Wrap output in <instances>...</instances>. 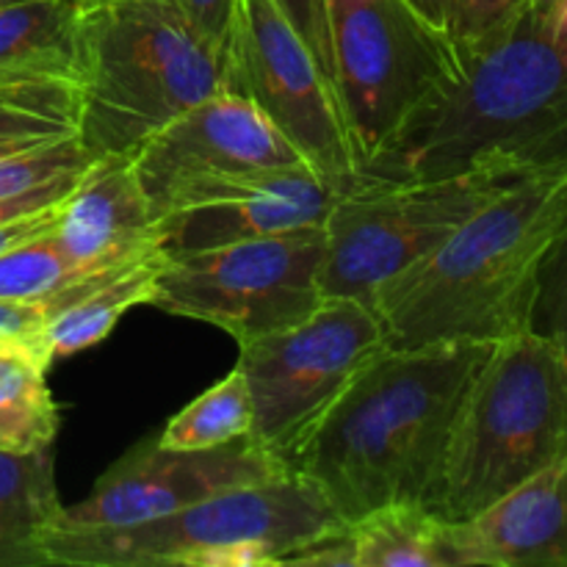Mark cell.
I'll return each instance as SVG.
<instances>
[{
    "instance_id": "6da1fadb",
    "label": "cell",
    "mask_w": 567,
    "mask_h": 567,
    "mask_svg": "<svg viewBox=\"0 0 567 567\" xmlns=\"http://www.w3.org/2000/svg\"><path fill=\"white\" fill-rule=\"evenodd\" d=\"M491 341L385 347L310 426L286 465L349 524L399 502L430 507L463 399Z\"/></svg>"
},
{
    "instance_id": "7a4b0ae2",
    "label": "cell",
    "mask_w": 567,
    "mask_h": 567,
    "mask_svg": "<svg viewBox=\"0 0 567 567\" xmlns=\"http://www.w3.org/2000/svg\"><path fill=\"white\" fill-rule=\"evenodd\" d=\"M567 166V59L548 3H532L493 37L460 50L449 83L430 94L360 181H432L476 169Z\"/></svg>"
},
{
    "instance_id": "3957f363",
    "label": "cell",
    "mask_w": 567,
    "mask_h": 567,
    "mask_svg": "<svg viewBox=\"0 0 567 567\" xmlns=\"http://www.w3.org/2000/svg\"><path fill=\"white\" fill-rule=\"evenodd\" d=\"M567 219V166L482 205L426 258L371 293L388 347L502 341L529 327L537 271Z\"/></svg>"
},
{
    "instance_id": "277c9868",
    "label": "cell",
    "mask_w": 567,
    "mask_h": 567,
    "mask_svg": "<svg viewBox=\"0 0 567 567\" xmlns=\"http://www.w3.org/2000/svg\"><path fill=\"white\" fill-rule=\"evenodd\" d=\"M72 3L81 142L94 158L133 153L172 116L227 89L225 53L177 0Z\"/></svg>"
},
{
    "instance_id": "5b68a950",
    "label": "cell",
    "mask_w": 567,
    "mask_h": 567,
    "mask_svg": "<svg viewBox=\"0 0 567 567\" xmlns=\"http://www.w3.org/2000/svg\"><path fill=\"white\" fill-rule=\"evenodd\" d=\"M565 454L567 358L526 327L493 343L476 371L430 509L463 524Z\"/></svg>"
},
{
    "instance_id": "8992f818",
    "label": "cell",
    "mask_w": 567,
    "mask_h": 567,
    "mask_svg": "<svg viewBox=\"0 0 567 567\" xmlns=\"http://www.w3.org/2000/svg\"><path fill=\"white\" fill-rule=\"evenodd\" d=\"M343 524L297 471L230 487L120 529H44L39 565L70 567H277L299 543Z\"/></svg>"
},
{
    "instance_id": "52a82bcc",
    "label": "cell",
    "mask_w": 567,
    "mask_h": 567,
    "mask_svg": "<svg viewBox=\"0 0 567 567\" xmlns=\"http://www.w3.org/2000/svg\"><path fill=\"white\" fill-rule=\"evenodd\" d=\"M524 177L529 175L507 169L432 181L354 177L327 216L321 291L369 302L382 282L426 258L482 205Z\"/></svg>"
},
{
    "instance_id": "ba28073f",
    "label": "cell",
    "mask_w": 567,
    "mask_h": 567,
    "mask_svg": "<svg viewBox=\"0 0 567 567\" xmlns=\"http://www.w3.org/2000/svg\"><path fill=\"white\" fill-rule=\"evenodd\" d=\"M324 14L332 81L360 169L435 89L452 81L460 50L413 0H324Z\"/></svg>"
},
{
    "instance_id": "9c48e42d",
    "label": "cell",
    "mask_w": 567,
    "mask_h": 567,
    "mask_svg": "<svg viewBox=\"0 0 567 567\" xmlns=\"http://www.w3.org/2000/svg\"><path fill=\"white\" fill-rule=\"evenodd\" d=\"M321 260L324 227L166 252L153 308L214 324L247 343L319 308Z\"/></svg>"
},
{
    "instance_id": "30bf717a",
    "label": "cell",
    "mask_w": 567,
    "mask_h": 567,
    "mask_svg": "<svg viewBox=\"0 0 567 567\" xmlns=\"http://www.w3.org/2000/svg\"><path fill=\"white\" fill-rule=\"evenodd\" d=\"M388 347L385 321L363 299L324 297L297 324L238 343L252 399L249 437L286 463L371 358Z\"/></svg>"
},
{
    "instance_id": "8fae6325",
    "label": "cell",
    "mask_w": 567,
    "mask_h": 567,
    "mask_svg": "<svg viewBox=\"0 0 567 567\" xmlns=\"http://www.w3.org/2000/svg\"><path fill=\"white\" fill-rule=\"evenodd\" d=\"M227 89L252 100L319 175L354 181L360 155L336 83L275 0H238Z\"/></svg>"
},
{
    "instance_id": "7c38bea8",
    "label": "cell",
    "mask_w": 567,
    "mask_h": 567,
    "mask_svg": "<svg viewBox=\"0 0 567 567\" xmlns=\"http://www.w3.org/2000/svg\"><path fill=\"white\" fill-rule=\"evenodd\" d=\"M347 186L319 175L313 166L194 177L161 199L155 230L166 252L313 230L327 225L332 203Z\"/></svg>"
},
{
    "instance_id": "4fadbf2b",
    "label": "cell",
    "mask_w": 567,
    "mask_h": 567,
    "mask_svg": "<svg viewBox=\"0 0 567 567\" xmlns=\"http://www.w3.org/2000/svg\"><path fill=\"white\" fill-rule=\"evenodd\" d=\"M288 471L277 454L252 437L216 449H164L144 441L116 460L83 502L64 507L48 529H120L164 518L214 493L252 485Z\"/></svg>"
},
{
    "instance_id": "5bb4252c",
    "label": "cell",
    "mask_w": 567,
    "mask_h": 567,
    "mask_svg": "<svg viewBox=\"0 0 567 567\" xmlns=\"http://www.w3.org/2000/svg\"><path fill=\"white\" fill-rule=\"evenodd\" d=\"M153 214L181 183L275 166H310L299 150L244 94L221 89L188 105L133 150Z\"/></svg>"
},
{
    "instance_id": "9a60e30c",
    "label": "cell",
    "mask_w": 567,
    "mask_h": 567,
    "mask_svg": "<svg viewBox=\"0 0 567 567\" xmlns=\"http://www.w3.org/2000/svg\"><path fill=\"white\" fill-rule=\"evenodd\" d=\"M53 238L81 271H109L161 247L133 153L97 155L61 203Z\"/></svg>"
},
{
    "instance_id": "2e32d148",
    "label": "cell",
    "mask_w": 567,
    "mask_h": 567,
    "mask_svg": "<svg viewBox=\"0 0 567 567\" xmlns=\"http://www.w3.org/2000/svg\"><path fill=\"white\" fill-rule=\"evenodd\" d=\"M460 567H567V454L463 524Z\"/></svg>"
},
{
    "instance_id": "e0dca14e",
    "label": "cell",
    "mask_w": 567,
    "mask_h": 567,
    "mask_svg": "<svg viewBox=\"0 0 567 567\" xmlns=\"http://www.w3.org/2000/svg\"><path fill=\"white\" fill-rule=\"evenodd\" d=\"M164 260L166 249L155 247L116 269L97 271L50 299V319L44 330L50 358H70L97 347L114 332L127 310L153 305Z\"/></svg>"
},
{
    "instance_id": "ac0fdd59",
    "label": "cell",
    "mask_w": 567,
    "mask_h": 567,
    "mask_svg": "<svg viewBox=\"0 0 567 567\" xmlns=\"http://www.w3.org/2000/svg\"><path fill=\"white\" fill-rule=\"evenodd\" d=\"M352 567H460L452 524L415 502L388 504L349 520Z\"/></svg>"
},
{
    "instance_id": "d6986e66",
    "label": "cell",
    "mask_w": 567,
    "mask_h": 567,
    "mask_svg": "<svg viewBox=\"0 0 567 567\" xmlns=\"http://www.w3.org/2000/svg\"><path fill=\"white\" fill-rule=\"evenodd\" d=\"M81 138L75 78H0V161Z\"/></svg>"
},
{
    "instance_id": "ffe728a7",
    "label": "cell",
    "mask_w": 567,
    "mask_h": 567,
    "mask_svg": "<svg viewBox=\"0 0 567 567\" xmlns=\"http://www.w3.org/2000/svg\"><path fill=\"white\" fill-rule=\"evenodd\" d=\"M75 78V3L22 0L0 6V78Z\"/></svg>"
},
{
    "instance_id": "44dd1931",
    "label": "cell",
    "mask_w": 567,
    "mask_h": 567,
    "mask_svg": "<svg viewBox=\"0 0 567 567\" xmlns=\"http://www.w3.org/2000/svg\"><path fill=\"white\" fill-rule=\"evenodd\" d=\"M50 363L22 343H0V449L48 452L59 435V404L48 388Z\"/></svg>"
},
{
    "instance_id": "7402d4cb",
    "label": "cell",
    "mask_w": 567,
    "mask_h": 567,
    "mask_svg": "<svg viewBox=\"0 0 567 567\" xmlns=\"http://www.w3.org/2000/svg\"><path fill=\"white\" fill-rule=\"evenodd\" d=\"M252 432V399H249L247 377L233 369L216 385L199 393L194 402L166 421L161 435L155 437L164 449H216L225 443L247 437Z\"/></svg>"
},
{
    "instance_id": "603a6c76",
    "label": "cell",
    "mask_w": 567,
    "mask_h": 567,
    "mask_svg": "<svg viewBox=\"0 0 567 567\" xmlns=\"http://www.w3.org/2000/svg\"><path fill=\"white\" fill-rule=\"evenodd\" d=\"M61 509L50 449L33 454L0 449V526L37 537Z\"/></svg>"
},
{
    "instance_id": "cb8c5ba5",
    "label": "cell",
    "mask_w": 567,
    "mask_h": 567,
    "mask_svg": "<svg viewBox=\"0 0 567 567\" xmlns=\"http://www.w3.org/2000/svg\"><path fill=\"white\" fill-rule=\"evenodd\" d=\"M86 277L92 275L66 258L53 233L0 252V299L6 302H50Z\"/></svg>"
},
{
    "instance_id": "d4e9b609",
    "label": "cell",
    "mask_w": 567,
    "mask_h": 567,
    "mask_svg": "<svg viewBox=\"0 0 567 567\" xmlns=\"http://www.w3.org/2000/svg\"><path fill=\"white\" fill-rule=\"evenodd\" d=\"M413 3L452 39L454 48L463 50L518 20L532 0H413Z\"/></svg>"
},
{
    "instance_id": "484cf974",
    "label": "cell",
    "mask_w": 567,
    "mask_h": 567,
    "mask_svg": "<svg viewBox=\"0 0 567 567\" xmlns=\"http://www.w3.org/2000/svg\"><path fill=\"white\" fill-rule=\"evenodd\" d=\"M92 161L94 155L89 153L81 138L3 158L0 161V199L81 175Z\"/></svg>"
},
{
    "instance_id": "4316f807",
    "label": "cell",
    "mask_w": 567,
    "mask_h": 567,
    "mask_svg": "<svg viewBox=\"0 0 567 567\" xmlns=\"http://www.w3.org/2000/svg\"><path fill=\"white\" fill-rule=\"evenodd\" d=\"M529 330L551 338L567 358V219L537 271Z\"/></svg>"
},
{
    "instance_id": "83f0119b",
    "label": "cell",
    "mask_w": 567,
    "mask_h": 567,
    "mask_svg": "<svg viewBox=\"0 0 567 567\" xmlns=\"http://www.w3.org/2000/svg\"><path fill=\"white\" fill-rule=\"evenodd\" d=\"M48 319V302H6L0 299V343H22L42 354L48 363H53L48 343H44Z\"/></svg>"
},
{
    "instance_id": "f1b7e54d",
    "label": "cell",
    "mask_w": 567,
    "mask_h": 567,
    "mask_svg": "<svg viewBox=\"0 0 567 567\" xmlns=\"http://www.w3.org/2000/svg\"><path fill=\"white\" fill-rule=\"evenodd\" d=\"M177 3L183 6L192 25L203 33L205 42L214 44L227 59L238 0H177Z\"/></svg>"
},
{
    "instance_id": "f546056e",
    "label": "cell",
    "mask_w": 567,
    "mask_h": 567,
    "mask_svg": "<svg viewBox=\"0 0 567 567\" xmlns=\"http://www.w3.org/2000/svg\"><path fill=\"white\" fill-rule=\"evenodd\" d=\"M282 9V14L291 20V25L297 28L299 37L308 42V48L313 50L316 59L324 64V70L330 72V37H327V14H324V0H275ZM336 83V81H332Z\"/></svg>"
},
{
    "instance_id": "4dcf8cb0",
    "label": "cell",
    "mask_w": 567,
    "mask_h": 567,
    "mask_svg": "<svg viewBox=\"0 0 567 567\" xmlns=\"http://www.w3.org/2000/svg\"><path fill=\"white\" fill-rule=\"evenodd\" d=\"M61 205L48 210H37L31 216H22V219L9 221V225L0 227V252H9V249L20 247V244L33 241L39 236H48L55 230V221H59Z\"/></svg>"
},
{
    "instance_id": "1f68e13d",
    "label": "cell",
    "mask_w": 567,
    "mask_h": 567,
    "mask_svg": "<svg viewBox=\"0 0 567 567\" xmlns=\"http://www.w3.org/2000/svg\"><path fill=\"white\" fill-rule=\"evenodd\" d=\"M17 565L39 567L37 537L0 526V567H17Z\"/></svg>"
},
{
    "instance_id": "d6a6232c",
    "label": "cell",
    "mask_w": 567,
    "mask_h": 567,
    "mask_svg": "<svg viewBox=\"0 0 567 567\" xmlns=\"http://www.w3.org/2000/svg\"><path fill=\"white\" fill-rule=\"evenodd\" d=\"M548 20H551L554 42L567 59V0H548Z\"/></svg>"
},
{
    "instance_id": "836d02e7",
    "label": "cell",
    "mask_w": 567,
    "mask_h": 567,
    "mask_svg": "<svg viewBox=\"0 0 567 567\" xmlns=\"http://www.w3.org/2000/svg\"><path fill=\"white\" fill-rule=\"evenodd\" d=\"M11 3H22V0H0V6H11Z\"/></svg>"
},
{
    "instance_id": "e575fe53",
    "label": "cell",
    "mask_w": 567,
    "mask_h": 567,
    "mask_svg": "<svg viewBox=\"0 0 567 567\" xmlns=\"http://www.w3.org/2000/svg\"><path fill=\"white\" fill-rule=\"evenodd\" d=\"M532 3H548V0H532Z\"/></svg>"
}]
</instances>
